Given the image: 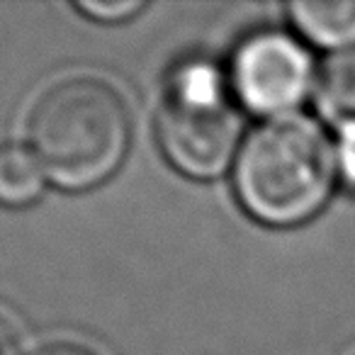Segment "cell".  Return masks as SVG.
<instances>
[{
  "instance_id": "obj_1",
  "label": "cell",
  "mask_w": 355,
  "mask_h": 355,
  "mask_svg": "<svg viewBox=\"0 0 355 355\" xmlns=\"http://www.w3.org/2000/svg\"><path fill=\"white\" fill-rule=\"evenodd\" d=\"M338 183L336 148L304 114L263 122L236 153L234 190L241 207L261 224L300 227L329 205Z\"/></svg>"
},
{
  "instance_id": "obj_2",
  "label": "cell",
  "mask_w": 355,
  "mask_h": 355,
  "mask_svg": "<svg viewBox=\"0 0 355 355\" xmlns=\"http://www.w3.org/2000/svg\"><path fill=\"white\" fill-rule=\"evenodd\" d=\"M27 132L51 183L88 190L122 166L132 127L117 90L98 78H69L37 100Z\"/></svg>"
},
{
  "instance_id": "obj_3",
  "label": "cell",
  "mask_w": 355,
  "mask_h": 355,
  "mask_svg": "<svg viewBox=\"0 0 355 355\" xmlns=\"http://www.w3.org/2000/svg\"><path fill=\"white\" fill-rule=\"evenodd\" d=\"M229 90L232 83L207 59L180 61L168 76L156 117L158 144L188 178L222 175L236 156L241 117Z\"/></svg>"
},
{
  "instance_id": "obj_4",
  "label": "cell",
  "mask_w": 355,
  "mask_h": 355,
  "mask_svg": "<svg viewBox=\"0 0 355 355\" xmlns=\"http://www.w3.org/2000/svg\"><path fill=\"white\" fill-rule=\"evenodd\" d=\"M319 71L302 40L280 30H263L239 44L232 61V90L261 117H285L316 90Z\"/></svg>"
},
{
  "instance_id": "obj_5",
  "label": "cell",
  "mask_w": 355,
  "mask_h": 355,
  "mask_svg": "<svg viewBox=\"0 0 355 355\" xmlns=\"http://www.w3.org/2000/svg\"><path fill=\"white\" fill-rule=\"evenodd\" d=\"M292 25L311 44L329 51L355 49V0L338 3H292Z\"/></svg>"
},
{
  "instance_id": "obj_6",
  "label": "cell",
  "mask_w": 355,
  "mask_h": 355,
  "mask_svg": "<svg viewBox=\"0 0 355 355\" xmlns=\"http://www.w3.org/2000/svg\"><path fill=\"white\" fill-rule=\"evenodd\" d=\"M316 107L336 127L355 124V49L336 51L316 78Z\"/></svg>"
},
{
  "instance_id": "obj_7",
  "label": "cell",
  "mask_w": 355,
  "mask_h": 355,
  "mask_svg": "<svg viewBox=\"0 0 355 355\" xmlns=\"http://www.w3.org/2000/svg\"><path fill=\"white\" fill-rule=\"evenodd\" d=\"M44 168L25 146H0V205L27 207L40 200L44 190Z\"/></svg>"
},
{
  "instance_id": "obj_8",
  "label": "cell",
  "mask_w": 355,
  "mask_h": 355,
  "mask_svg": "<svg viewBox=\"0 0 355 355\" xmlns=\"http://www.w3.org/2000/svg\"><path fill=\"white\" fill-rule=\"evenodd\" d=\"M83 15L98 22H122L144 10L141 0H80L76 3Z\"/></svg>"
},
{
  "instance_id": "obj_9",
  "label": "cell",
  "mask_w": 355,
  "mask_h": 355,
  "mask_svg": "<svg viewBox=\"0 0 355 355\" xmlns=\"http://www.w3.org/2000/svg\"><path fill=\"white\" fill-rule=\"evenodd\" d=\"M336 148V168H338V183L348 193L355 195V124L338 127Z\"/></svg>"
},
{
  "instance_id": "obj_10",
  "label": "cell",
  "mask_w": 355,
  "mask_h": 355,
  "mask_svg": "<svg viewBox=\"0 0 355 355\" xmlns=\"http://www.w3.org/2000/svg\"><path fill=\"white\" fill-rule=\"evenodd\" d=\"M0 355H22L20 338L6 316H0Z\"/></svg>"
},
{
  "instance_id": "obj_11",
  "label": "cell",
  "mask_w": 355,
  "mask_h": 355,
  "mask_svg": "<svg viewBox=\"0 0 355 355\" xmlns=\"http://www.w3.org/2000/svg\"><path fill=\"white\" fill-rule=\"evenodd\" d=\"M35 355H95V353L78 343H51L44 345L42 350H37Z\"/></svg>"
}]
</instances>
